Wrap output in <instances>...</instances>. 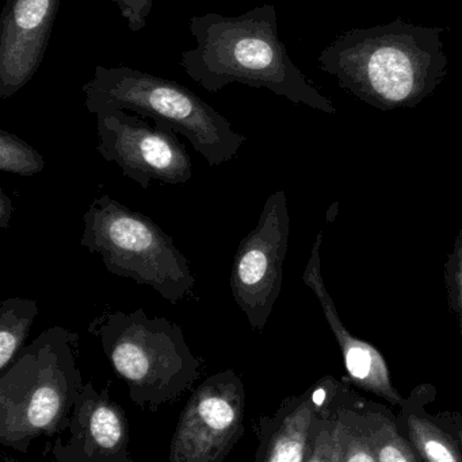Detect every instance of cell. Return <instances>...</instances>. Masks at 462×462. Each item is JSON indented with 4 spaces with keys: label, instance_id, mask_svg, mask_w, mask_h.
Returning a JSON list of instances; mask_svg holds the SVG:
<instances>
[{
    "label": "cell",
    "instance_id": "6da1fadb",
    "mask_svg": "<svg viewBox=\"0 0 462 462\" xmlns=\"http://www.w3.org/2000/svg\"><path fill=\"white\" fill-rule=\"evenodd\" d=\"M444 32L401 18L349 30L320 53L319 67L341 88L372 107H417L447 78Z\"/></svg>",
    "mask_w": 462,
    "mask_h": 462
},
{
    "label": "cell",
    "instance_id": "7a4b0ae2",
    "mask_svg": "<svg viewBox=\"0 0 462 462\" xmlns=\"http://www.w3.org/2000/svg\"><path fill=\"white\" fill-rule=\"evenodd\" d=\"M195 48L181 54V67L206 91L231 84L266 88L295 105L334 116L335 106L320 94L279 40L277 11L262 5L239 16L209 13L190 19Z\"/></svg>",
    "mask_w": 462,
    "mask_h": 462
},
{
    "label": "cell",
    "instance_id": "3957f363",
    "mask_svg": "<svg viewBox=\"0 0 462 462\" xmlns=\"http://www.w3.org/2000/svg\"><path fill=\"white\" fill-rule=\"evenodd\" d=\"M78 334L46 328L0 374V444L29 452L35 439L68 430L83 388Z\"/></svg>",
    "mask_w": 462,
    "mask_h": 462
},
{
    "label": "cell",
    "instance_id": "277c9868",
    "mask_svg": "<svg viewBox=\"0 0 462 462\" xmlns=\"http://www.w3.org/2000/svg\"><path fill=\"white\" fill-rule=\"evenodd\" d=\"M84 106L94 116L125 110L151 118L155 126L184 135L208 162L220 167L238 156L246 137L186 87L143 70L97 65L83 86Z\"/></svg>",
    "mask_w": 462,
    "mask_h": 462
},
{
    "label": "cell",
    "instance_id": "5b68a950",
    "mask_svg": "<svg viewBox=\"0 0 462 462\" xmlns=\"http://www.w3.org/2000/svg\"><path fill=\"white\" fill-rule=\"evenodd\" d=\"M102 344L133 403L156 411L178 401L201 374V361L187 345L181 326L149 318L143 309L127 314L105 311L89 325Z\"/></svg>",
    "mask_w": 462,
    "mask_h": 462
},
{
    "label": "cell",
    "instance_id": "8992f818",
    "mask_svg": "<svg viewBox=\"0 0 462 462\" xmlns=\"http://www.w3.org/2000/svg\"><path fill=\"white\" fill-rule=\"evenodd\" d=\"M83 221L81 246L99 254L111 274L148 285L173 304L192 295L195 277L189 260L151 218L102 195Z\"/></svg>",
    "mask_w": 462,
    "mask_h": 462
},
{
    "label": "cell",
    "instance_id": "52a82bcc",
    "mask_svg": "<svg viewBox=\"0 0 462 462\" xmlns=\"http://www.w3.org/2000/svg\"><path fill=\"white\" fill-rule=\"evenodd\" d=\"M246 390L233 369L201 383L179 415L168 462H224L244 434Z\"/></svg>",
    "mask_w": 462,
    "mask_h": 462
},
{
    "label": "cell",
    "instance_id": "ba28073f",
    "mask_svg": "<svg viewBox=\"0 0 462 462\" xmlns=\"http://www.w3.org/2000/svg\"><path fill=\"white\" fill-rule=\"evenodd\" d=\"M289 236L287 194L281 189L266 200L257 226L239 245L231 271L233 299L254 330L265 328L281 295Z\"/></svg>",
    "mask_w": 462,
    "mask_h": 462
},
{
    "label": "cell",
    "instance_id": "9c48e42d",
    "mask_svg": "<svg viewBox=\"0 0 462 462\" xmlns=\"http://www.w3.org/2000/svg\"><path fill=\"white\" fill-rule=\"evenodd\" d=\"M97 122V151L141 189H149L154 180L184 184L193 178L189 154L173 130L149 126L125 110L100 114Z\"/></svg>",
    "mask_w": 462,
    "mask_h": 462
},
{
    "label": "cell",
    "instance_id": "30bf717a",
    "mask_svg": "<svg viewBox=\"0 0 462 462\" xmlns=\"http://www.w3.org/2000/svg\"><path fill=\"white\" fill-rule=\"evenodd\" d=\"M67 431L70 439H57L52 448L56 462H135L127 415L106 388L83 385Z\"/></svg>",
    "mask_w": 462,
    "mask_h": 462
},
{
    "label": "cell",
    "instance_id": "8fae6325",
    "mask_svg": "<svg viewBox=\"0 0 462 462\" xmlns=\"http://www.w3.org/2000/svg\"><path fill=\"white\" fill-rule=\"evenodd\" d=\"M61 0H5L0 16V97L21 91L37 72Z\"/></svg>",
    "mask_w": 462,
    "mask_h": 462
},
{
    "label": "cell",
    "instance_id": "7c38bea8",
    "mask_svg": "<svg viewBox=\"0 0 462 462\" xmlns=\"http://www.w3.org/2000/svg\"><path fill=\"white\" fill-rule=\"evenodd\" d=\"M323 236L325 234L319 231L315 238L311 255L303 273V282L319 300L328 328L341 347L344 371H346V376L344 379L352 387L372 393L395 409H399L406 398H403L398 388L393 385L387 360L376 346L358 338L344 326L335 301L325 287L322 273V255H320Z\"/></svg>",
    "mask_w": 462,
    "mask_h": 462
},
{
    "label": "cell",
    "instance_id": "4fadbf2b",
    "mask_svg": "<svg viewBox=\"0 0 462 462\" xmlns=\"http://www.w3.org/2000/svg\"><path fill=\"white\" fill-rule=\"evenodd\" d=\"M327 387V376L322 377L301 395L285 398L274 414L259 418L254 462L306 461Z\"/></svg>",
    "mask_w": 462,
    "mask_h": 462
},
{
    "label": "cell",
    "instance_id": "5bb4252c",
    "mask_svg": "<svg viewBox=\"0 0 462 462\" xmlns=\"http://www.w3.org/2000/svg\"><path fill=\"white\" fill-rule=\"evenodd\" d=\"M437 399V388L418 385L399 407L395 423L423 462H462V450L455 437L445 430L429 406Z\"/></svg>",
    "mask_w": 462,
    "mask_h": 462
},
{
    "label": "cell",
    "instance_id": "9a60e30c",
    "mask_svg": "<svg viewBox=\"0 0 462 462\" xmlns=\"http://www.w3.org/2000/svg\"><path fill=\"white\" fill-rule=\"evenodd\" d=\"M371 401L347 385L339 412L338 461L377 462L373 447Z\"/></svg>",
    "mask_w": 462,
    "mask_h": 462
},
{
    "label": "cell",
    "instance_id": "2e32d148",
    "mask_svg": "<svg viewBox=\"0 0 462 462\" xmlns=\"http://www.w3.org/2000/svg\"><path fill=\"white\" fill-rule=\"evenodd\" d=\"M37 315V301L33 299L8 298L0 304V374L24 349Z\"/></svg>",
    "mask_w": 462,
    "mask_h": 462
},
{
    "label": "cell",
    "instance_id": "e0dca14e",
    "mask_svg": "<svg viewBox=\"0 0 462 462\" xmlns=\"http://www.w3.org/2000/svg\"><path fill=\"white\" fill-rule=\"evenodd\" d=\"M373 447L377 462H423L396 426V414L384 404L372 402Z\"/></svg>",
    "mask_w": 462,
    "mask_h": 462
},
{
    "label": "cell",
    "instance_id": "ac0fdd59",
    "mask_svg": "<svg viewBox=\"0 0 462 462\" xmlns=\"http://www.w3.org/2000/svg\"><path fill=\"white\" fill-rule=\"evenodd\" d=\"M349 383L342 379L338 390L325 396L320 407L319 422L306 462L338 461L339 412Z\"/></svg>",
    "mask_w": 462,
    "mask_h": 462
},
{
    "label": "cell",
    "instance_id": "d6986e66",
    "mask_svg": "<svg viewBox=\"0 0 462 462\" xmlns=\"http://www.w3.org/2000/svg\"><path fill=\"white\" fill-rule=\"evenodd\" d=\"M45 170V160L26 141L13 133L0 130V171L11 175H37Z\"/></svg>",
    "mask_w": 462,
    "mask_h": 462
},
{
    "label": "cell",
    "instance_id": "ffe728a7",
    "mask_svg": "<svg viewBox=\"0 0 462 462\" xmlns=\"http://www.w3.org/2000/svg\"><path fill=\"white\" fill-rule=\"evenodd\" d=\"M445 284L449 309L458 320L462 337V226L456 236L455 246L445 263Z\"/></svg>",
    "mask_w": 462,
    "mask_h": 462
},
{
    "label": "cell",
    "instance_id": "44dd1931",
    "mask_svg": "<svg viewBox=\"0 0 462 462\" xmlns=\"http://www.w3.org/2000/svg\"><path fill=\"white\" fill-rule=\"evenodd\" d=\"M114 3L122 18L127 21L130 32H138L144 30L154 7L155 0H108Z\"/></svg>",
    "mask_w": 462,
    "mask_h": 462
},
{
    "label": "cell",
    "instance_id": "7402d4cb",
    "mask_svg": "<svg viewBox=\"0 0 462 462\" xmlns=\"http://www.w3.org/2000/svg\"><path fill=\"white\" fill-rule=\"evenodd\" d=\"M439 425L455 437L462 450V414L456 411H441L436 414Z\"/></svg>",
    "mask_w": 462,
    "mask_h": 462
},
{
    "label": "cell",
    "instance_id": "603a6c76",
    "mask_svg": "<svg viewBox=\"0 0 462 462\" xmlns=\"http://www.w3.org/2000/svg\"><path fill=\"white\" fill-rule=\"evenodd\" d=\"M14 214V206L5 189H0V227L7 230L10 227L11 217Z\"/></svg>",
    "mask_w": 462,
    "mask_h": 462
},
{
    "label": "cell",
    "instance_id": "cb8c5ba5",
    "mask_svg": "<svg viewBox=\"0 0 462 462\" xmlns=\"http://www.w3.org/2000/svg\"><path fill=\"white\" fill-rule=\"evenodd\" d=\"M2 2H5V0H2Z\"/></svg>",
    "mask_w": 462,
    "mask_h": 462
}]
</instances>
